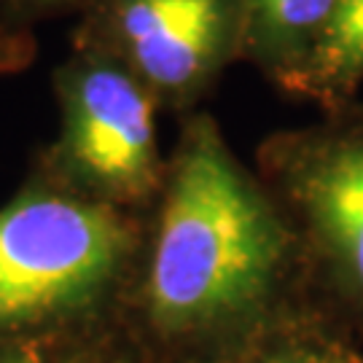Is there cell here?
<instances>
[{
  "label": "cell",
  "mask_w": 363,
  "mask_h": 363,
  "mask_svg": "<svg viewBox=\"0 0 363 363\" xmlns=\"http://www.w3.org/2000/svg\"><path fill=\"white\" fill-rule=\"evenodd\" d=\"M318 304L294 234L216 116L178 118L118 325L154 363H199Z\"/></svg>",
  "instance_id": "6da1fadb"
},
{
  "label": "cell",
  "mask_w": 363,
  "mask_h": 363,
  "mask_svg": "<svg viewBox=\"0 0 363 363\" xmlns=\"http://www.w3.org/2000/svg\"><path fill=\"white\" fill-rule=\"evenodd\" d=\"M46 363H154L118 323L60 339L46 347Z\"/></svg>",
  "instance_id": "30bf717a"
},
{
  "label": "cell",
  "mask_w": 363,
  "mask_h": 363,
  "mask_svg": "<svg viewBox=\"0 0 363 363\" xmlns=\"http://www.w3.org/2000/svg\"><path fill=\"white\" fill-rule=\"evenodd\" d=\"M363 86V0H337L334 16L301 84L298 100L331 111L358 100Z\"/></svg>",
  "instance_id": "ba28073f"
},
{
  "label": "cell",
  "mask_w": 363,
  "mask_h": 363,
  "mask_svg": "<svg viewBox=\"0 0 363 363\" xmlns=\"http://www.w3.org/2000/svg\"><path fill=\"white\" fill-rule=\"evenodd\" d=\"M70 49L116 62L159 113L183 118L242 62V9L237 0H89Z\"/></svg>",
  "instance_id": "5b68a950"
},
{
  "label": "cell",
  "mask_w": 363,
  "mask_h": 363,
  "mask_svg": "<svg viewBox=\"0 0 363 363\" xmlns=\"http://www.w3.org/2000/svg\"><path fill=\"white\" fill-rule=\"evenodd\" d=\"M242 9V62L280 94L298 100L337 0H237Z\"/></svg>",
  "instance_id": "8992f818"
},
{
  "label": "cell",
  "mask_w": 363,
  "mask_h": 363,
  "mask_svg": "<svg viewBox=\"0 0 363 363\" xmlns=\"http://www.w3.org/2000/svg\"><path fill=\"white\" fill-rule=\"evenodd\" d=\"M0 363H46V347L30 339H0Z\"/></svg>",
  "instance_id": "8fae6325"
},
{
  "label": "cell",
  "mask_w": 363,
  "mask_h": 363,
  "mask_svg": "<svg viewBox=\"0 0 363 363\" xmlns=\"http://www.w3.org/2000/svg\"><path fill=\"white\" fill-rule=\"evenodd\" d=\"M52 94L60 127L27 172L78 199L145 216L167 167L148 91L116 62L70 49L52 70Z\"/></svg>",
  "instance_id": "277c9868"
},
{
  "label": "cell",
  "mask_w": 363,
  "mask_h": 363,
  "mask_svg": "<svg viewBox=\"0 0 363 363\" xmlns=\"http://www.w3.org/2000/svg\"><path fill=\"white\" fill-rule=\"evenodd\" d=\"M89 0H0V73H19L35 60L38 30L76 16Z\"/></svg>",
  "instance_id": "9c48e42d"
},
{
  "label": "cell",
  "mask_w": 363,
  "mask_h": 363,
  "mask_svg": "<svg viewBox=\"0 0 363 363\" xmlns=\"http://www.w3.org/2000/svg\"><path fill=\"white\" fill-rule=\"evenodd\" d=\"M199 363H363V342L320 304H310Z\"/></svg>",
  "instance_id": "52a82bcc"
},
{
  "label": "cell",
  "mask_w": 363,
  "mask_h": 363,
  "mask_svg": "<svg viewBox=\"0 0 363 363\" xmlns=\"http://www.w3.org/2000/svg\"><path fill=\"white\" fill-rule=\"evenodd\" d=\"M143 216L25 172L0 208V339L54 342L118 323Z\"/></svg>",
  "instance_id": "7a4b0ae2"
},
{
  "label": "cell",
  "mask_w": 363,
  "mask_h": 363,
  "mask_svg": "<svg viewBox=\"0 0 363 363\" xmlns=\"http://www.w3.org/2000/svg\"><path fill=\"white\" fill-rule=\"evenodd\" d=\"M250 164L296 240L318 304L363 342V100L269 132Z\"/></svg>",
  "instance_id": "3957f363"
}]
</instances>
